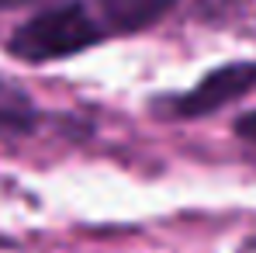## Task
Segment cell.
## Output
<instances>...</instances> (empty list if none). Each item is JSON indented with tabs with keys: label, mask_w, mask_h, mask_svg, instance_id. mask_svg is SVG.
Returning a JSON list of instances; mask_svg holds the SVG:
<instances>
[{
	"label": "cell",
	"mask_w": 256,
	"mask_h": 253,
	"mask_svg": "<svg viewBox=\"0 0 256 253\" xmlns=\"http://www.w3.org/2000/svg\"><path fill=\"white\" fill-rule=\"evenodd\" d=\"M48 4H59V0H0V11H18V7H48Z\"/></svg>",
	"instance_id": "cell-5"
},
{
	"label": "cell",
	"mask_w": 256,
	"mask_h": 253,
	"mask_svg": "<svg viewBox=\"0 0 256 253\" xmlns=\"http://www.w3.org/2000/svg\"><path fill=\"white\" fill-rule=\"evenodd\" d=\"M104 39H122L152 28L160 18H166L180 0H86Z\"/></svg>",
	"instance_id": "cell-3"
},
{
	"label": "cell",
	"mask_w": 256,
	"mask_h": 253,
	"mask_svg": "<svg viewBox=\"0 0 256 253\" xmlns=\"http://www.w3.org/2000/svg\"><path fill=\"white\" fill-rule=\"evenodd\" d=\"M256 90V59H236L208 70L198 84L184 94H163L152 101V111L173 122H194L218 115L228 104H239Z\"/></svg>",
	"instance_id": "cell-2"
},
{
	"label": "cell",
	"mask_w": 256,
	"mask_h": 253,
	"mask_svg": "<svg viewBox=\"0 0 256 253\" xmlns=\"http://www.w3.org/2000/svg\"><path fill=\"white\" fill-rule=\"evenodd\" d=\"M108 42L86 0H59L35 11L24 25L7 35V52L21 63L45 66L56 59L80 56L94 45Z\"/></svg>",
	"instance_id": "cell-1"
},
{
	"label": "cell",
	"mask_w": 256,
	"mask_h": 253,
	"mask_svg": "<svg viewBox=\"0 0 256 253\" xmlns=\"http://www.w3.org/2000/svg\"><path fill=\"white\" fill-rule=\"evenodd\" d=\"M232 132H236L242 142H256V108L246 111V115H239V118L232 122Z\"/></svg>",
	"instance_id": "cell-4"
}]
</instances>
